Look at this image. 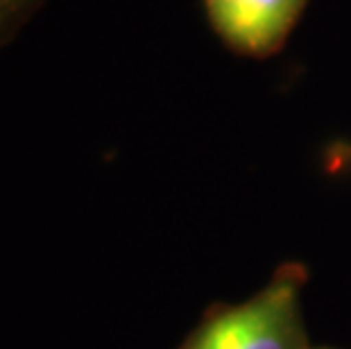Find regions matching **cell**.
Returning a JSON list of instances; mask_svg holds the SVG:
<instances>
[{"label":"cell","mask_w":351,"mask_h":349,"mask_svg":"<svg viewBox=\"0 0 351 349\" xmlns=\"http://www.w3.org/2000/svg\"><path fill=\"white\" fill-rule=\"evenodd\" d=\"M302 274L281 272L247 302L211 315L179 349H308Z\"/></svg>","instance_id":"1"},{"label":"cell","mask_w":351,"mask_h":349,"mask_svg":"<svg viewBox=\"0 0 351 349\" xmlns=\"http://www.w3.org/2000/svg\"><path fill=\"white\" fill-rule=\"evenodd\" d=\"M220 36L243 53L274 50L293 29L306 0H204Z\"/></svg>","instance_id":"2"},{"label":"cell","mask_w":351,"mask_h":349,"mask_svg":"<svg viewBox=\"0 0 351 349\" xmlns=\"http://www.w3.org/2000/svg\"><path fill=\"white\" fill-rule=\"evenodd\" d=\"M39 0H0V46L16 32Z\"/></svg>","instance_id":"3"}]
</instances>
